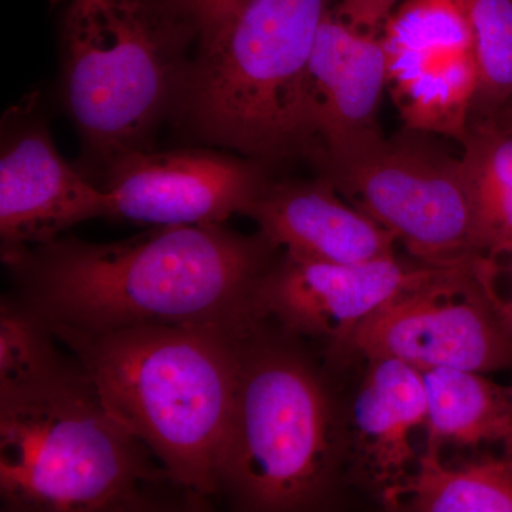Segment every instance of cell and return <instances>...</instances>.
<instances>
[{"label":"cell","instance_id":"6da1fadb","mask_svg":"<svg viewBox=\"0 0 512 512\" xmlns=\"http://www.w3.org/2000/svg\"><path fill=\"white\" fill-rule=\"evenodd\" d=\"M281 254L258 232L154 227L126 241L56 238L3 249L12 298L49 330L101 335L177 326L244 335L262 322L258 292Z\"/></svg>","mask_w":512,"mask_h":512},{"label":"cell","instance_id":"7a4b0ae2","mask_svg":"<svg viewBox=\"0 0 512 512\" xmlns=\"http://www.w3.org/2000/svg\"><path fill=\"white\" fill-rule=\"evenodd\" d=\"M195 511L72 353L0 383V511Z\"/></svg>","mask_w":512,"mask_h":512},{"label":"cell","instance_id":"3957f363","mask_svg":"<svg viewBox=\"0 0 512 512\" xmlns=\"http://www.w3.org/2000/svg\"><path fill=\"white\" fill-rule=\"evenodd\" d=\"M50 333L76 357L110 413L153 451L195 510L210 508L220 495L242 335L177 326Z\"/></svg>","mask_w":512,"mask_h":512},{"label":"cell","instance_id":"277c9868","mask_svg":"<svg viewBox=\"0 0 512 512\" xmlns=\"http://www.w3.org/2000/svg\"><path fill=\"white\" fill-rule=\"evenodd\" d=\"M343 412L302 340L269 320L238 339L220 495L242 512H315L346 487Z\"/></svg>","mask_w":512,"mask_h":512},{"label":"cell","instance_id":"5b68a950","mask_svg":"<svg viewBox=\"0 0 512 512\" xmlns=\"http://www.w3.org/2000/svg\"><path fill=\"white\" fill-rule=\"evenodd\" d=\"M332 0H245L200 46L180 97L191 127L262 163L302 151L309 64Z\"/></svg>","mask_w":512,"mask_h":512},{"label":"cell","instance_id":"8992f818","mask_svg":"<svg viewBox=\"0 0 512 512\" xmlns=\"http://www.w3.org/2000/svg\"><path fill=\"white\" fill-rule=\"evenodd\" d=\"M190 36L164 0H72L67 6L64 97L84 140L106 164L144 148L180 96Z\"/></svg>","mask_w":512,"mask_h":512},{"label":"cell","instance_id":"52a82bcc","mask_svg":"<svg viewBox=\"0 0 512 512\" xmlns=\"http://www.w3.org/2000/svg\"><path fill=\"white\" fill-rule=\"evenodd\" d=\"M409 130L320 167L349 202L389 229L416 261L454 266L478 252L460 157Z\"/></svg>","mask_w":512,"mask_h":512},{"label":"cell","instance_id":"ba28073f","mask_svg":"<svg viewBox=\"0 0 512 512\" xmlns=\"http://www.w3.org/2000/svg\"><path fill=\"white\" fill-rule=\"evenodd\" d=\"M477 259L441 266L383 303L360 323L348 352L365 360L392 357L419 370L510 369L512 338L477 278Z\"/></svg>","mask_w":512,"mask_h":512},{"label":"cell","instance_id":"9c48e42d","mask_svg":"<svg viewBox=\"0 0 512 512\" xmlns=\"http://www.w3.org/2000/svg\"><path fill=\"white\" fill-rule=\"evenodd\" d=\"M107 173L110 218L153 227L224 225L269 183L262 161L191 148L128 151Z\"/></svg>","mask_w":512,"mask_h":512},{"label":"cell","instance_id":"30bf717a","mask_svg":"<svg viewBox=\"0 0 512 512\" xmlns=\"http://www.w3.org/2000/svg\"><path fill=\"white\" fill-rule=\"evenodd\" d=\"M440 268L397 255L333 264L281 251L262 279L259 313L293 338L325 343L339 359L363 320Z\"/></svg>","mask_w":512,"mask_h":512},{"label":"cell","instance_id":"8fae6325","mask_svg":"<svg viewBox=\"0 0 512 512\" xmlns=\"http://www.w3.org/2000/svg\"><path fill=\"white\" fill-rule=\"evenodd\" d=\"M387 64L379 35L353 29L330 10L309 64L302 151L318 167L355 157L386 138L379 123Z\"/></svg>","mask_w":512,"mask_h":512},{"label":"cell","instance_id":"7c38bea8","mask_svg":"<svg viewBox=\"0 0 512 512\" xmlns=\"http://www.w3.org/2000/svg\"><path fill=\"white\" fill-rule=\"evenodd\" d=\"M99 217L110 218L107 191L63 160L45 124L16 114L0 153L2 251L45 244Z\"/></svg>","mask_w":512,"mask_h":512},{"label":"cell","instance_id":"4fadbf2b","mask_svg":"<svg viewBox=\"0 0 512 512\" xmlns=\"http://www.w3.org/2000/svg\"><path fill=\"white\" fill-rule=\"evenodd\" d=\"M427 396L421 370L392 357L366 360V372L343 412L346 484L382 501L416 466L413 439L427 427Z\"/></svg>","mask_w":512,"mask_h":512},{"label":"cell","instance_id":"5bb4252c","mask_svg":"<svg viewBox=\"0 0 512 512\" xmlns=\"http://www.w3.org/2000/svg\"><path fill=\"white\" fill-rule=\"evenodd\" d=\"M245 215L275 248L333 264L389 258L399 242L322 177L269 180Z\"/></svg>","mask_w":512,"mask_h":512},{"label":"cell","instance_id":"9a60e30c","mask_svg":"<svg viewBox=\"0 0 512 512\" xmlns=\"http://www.w3.org/2000/svg\"><path fill=\"white\" fill-rule=\"evenodd\" d=\"M421 375L429 410L426 448L497 443L512 456V384L470 370L429 369Z\"/></svg>","mask_w":512,"mask_h":512},{"label":"cell","instance_id":"2e32d148","mask_svg":"<svg viewBox=\"0 0 512 512\" xmlns=\"http://www.w3.org/2000/svg\"><path fill=\"white\" fill-rule=\"evenodd\" d=\"M380 503L412 512H512V456L447 466L440 451L424 448L409 476Z\"/></svg>","mask_w":512,"mask_h":512},{"label":"cell","instance_id":"e0dca14e","mask_svg":"<svg viewBox=\"0 0 512 512\" xmlns=\"http://www.w3.org/2000/svg\"><path fill=\"white\" fill-rule=\"evenodd\" d=\"M460 156L480 255L512 249V131L494 117L471 121Z\"/></svg>","mask_w":512,"mask_h":512},{"label":"cell","instance_id":"ac0fdd59","mask_svg":"<svg viewBox=\"0 0 512 512\" xmlns=\"http://www.w3.org/2000/svg\"><path fill=\"white\" fill-rule=\"evenodd\" d=\"M387 90L406 128L463 143L478 92L473 50L387 80Z\"/></svg>","mask_w":512,"mask_h":512},{"label":"cell","instance_id":"d6986e66","mask_svg":"<svg viewBox=\"0 0 512 512\" xmlns=\"http://www.w3.org/2000/svg\"><path fill=\"white\" fill-rule=\"evenodd\" d=\"M379 36L387 80L471 52L467 0H404Z\"/></svg>","mask_w":512,"mask_h":512},{"label":"cell","instance_id":"ffe728a7","mask_svg":"<svg viewBox=\"0 0 512 512\" xmlns=\"http://www.w3.org/2000/svg\"><path fill=\"white\" fill-rule=\"evenodd\" d=\"M467 9L483 119L512 99V0H467Z\"/></svg>","mask_w":512,"mask_h":512},{"label":"cell","instance_id":"44dd1931","mask_svg":"<svg viewBox=\"0 0 512 512\" xmlns=\"http://www.w3.org/2000/svg\"><path fill=\"white\" fill-rule=\"evenodd\" d=\"M245 0H164L168 9L198 37L210 42Z\"/></svg>","mask_w":512,"mask_h":512},{"label":"cell","instance_id":"7402d4cb","mask_svg":"<svg viewBox=\"0 0 512 512\" xmlns=\"http://www.w3.org/2000/svg\"><path fill=\"white\" fill-rule=\"evenodd\" d=\"M397 2L399 0H340L335 12L353 29L380 35Z\"/></svg>","mask_w":512,"mask_h":512},{"label":"cell","instance_id":"603a6c76","mask_svg":"<svg viewBox=\"0 0 512 512\" xmlns=\"http://www.w3.org/2000/svg\"><path fill=\"white\" fill-rule=\"evenodd\" d=\"M504 127H507L508 130L512 131V109L510 111H505L504 119L498 120Z\"/></svg>","mask_w":512,"mask_h":512}]
</instances>
